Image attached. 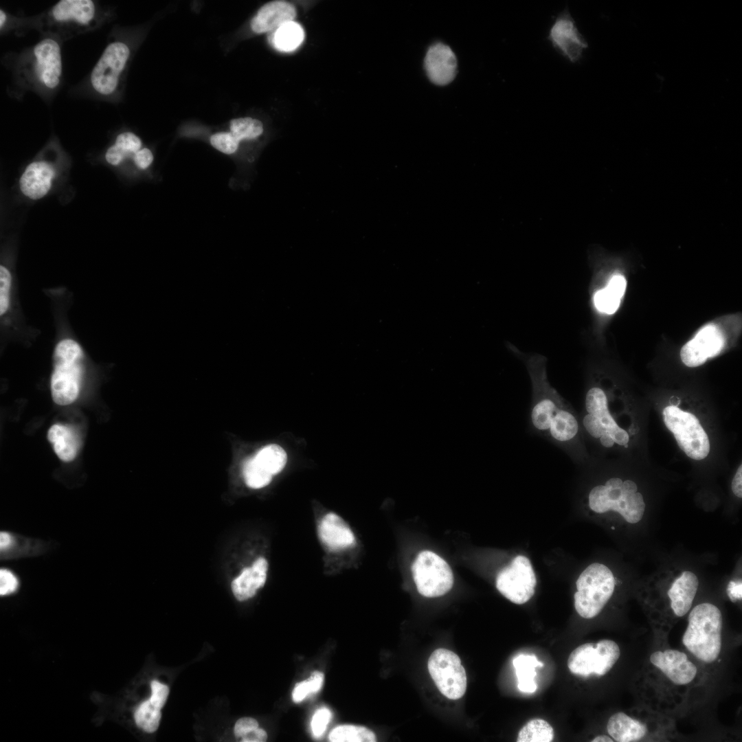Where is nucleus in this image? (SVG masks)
Listing matches in <instances>:
<instances>
[{
	"instance_id": "1",
	"label": "nucleus",
	"mask_w": 742,
	"mask_h": 742,
	"mask_svg": "<svg viewBox=\"0 0 742 742\" xmlns=\"http://www.w3.org/2000/svg\"><path fill=\"white\" fill-rule=\"evenodd\" d=\"M532 395L530 424L535 431L574 458L583 452L580 423L572 407L550 386L543 358L528 361Z\"/></svg>"
},
{
	"instance_id": "2",
	"label": "nucleus",
	"mask_w": 742,
	"mask_h": 742,
	"mask_svg": "<svg viewBox=\"0 0 742 742\" xmlns=\"http://www.w3.org/2000/svg\"><path fill=\"white\" fill-rule=\"evenodd\" d=\"M62 43L43 35L36 44L15 54L10 67L15 96L32 91L49 101L57 93L63 81Z\"/></svg>"
},
{
	"instance_id": "3",
	"label": "nucleus",
	"mask_w": 742,
	"mask_h": 742,
	"mask_svg": "<svg viewBox=\"0 0 742 742\" xmlns=\"http://www.w3.org/2000/svg\"><path fill=\"white\" fill-rule=\"evenodd\" d=\"M108 8L93 0H61L33 19L43 35L62 42L94 30L108 21Z\"/></svg>"
},
{
	"instance_id": "4",
	"label": "nucleus",
	"mask_w": 742,
	"mask_h": 742,
	"mask_svg": "<svg viewBox=\"0 0 742 742\" xmlns=\"http://www.w3.org/2000/svg\"><path fill=\"white\" fill-rule=\"evenodd\" d=\"M722 627V614L716 605L710 603L699 604L688 615L682 642L699 660L713 662L721 650Z\"/></svg>"
},
{
	"instance_id": "5",
	"label": "nucleus",
	"mask_w": 742,
	"mask_h": 742,
	"mask_svg": "<svg viewBox=\"0 0 742 742\" xmlns=\"http://www.w3.org/2000/svg\"><path fill=\"white\" fill-rule=\"evenodd\" d=\"M84 352L73 339H61L53 352V371L50 388L53 401L69 405L78 398L84 374Z\"/></svg>"
},
{
	"instance_id": "6",
	"label": "nucleus",
	"mask_w": 742,
	"mask_h": 742,
	"mask_svg": "<svg viewBox=\"0 0 742 742\" xmlns=\"http://www.w3.org/2000/svg\"><path fill=\"white\" fill-rule=\"evenodd\" d=\"M636 484L630 480L622 481L611 477L604 484L593 487L588 495L589 508L596 513L612 510L619 513L629 524L639 522L645 511V503Z\"/></svg>"
},
{
	"instance_id": "7",
	"label": "nucleus",
	"mask_w": 742,
	"mask_h": 742,
	"mask_svg": "<svg viewBox=\"0 0 742 742\" xmlns=\"http://www.w3.org/2000/svg\"><path fill=\"white\" fill-rule=\"evenodd\" d=\"M130 56V47L125 42L113 40L107 43L87 79L92 95L106 101L116 95Z\"/></svg>"
},
{
	"instance_id": "8",
	"label": "nucleus",
	"mask_w": 742,
	"mask_h": 742,
	"mask_svg": "<svg viewBox=\"0 0 742 742\" xmlns=\"http://www.w3.org/2000/svg\"><path fill=\"white\" fill-rule=\"evenodd\" d=\"M574 594V607L584 618L596 617L611 598L615 588V578L606 565L594 563L578 576Z\"/></svg>"
},
{
	"instance_id": "9",
	"label": "nucleus",
	"mask_w": 742,
	"mask_h": 742,
	"mask_svg": "<svg viewBox=\"0 0 742 742\" xmlns=\"http://www.w3.org/2000/svg\"><path fill=\"white\" fill-rule=\"evenodd\" d=\"M665 425L673 434L679 448L689 458L700 460L710 452L708 435L698 418L675 405H669L663 410Z\"/></svg>"
},
{
	"instance_id": "10",
	"label": "nucleus",
	"mask_w": 742,
	"mask_h": 742,
	"mask_svg": "<svg viewBox=\"0 0 742 742\" xmlns=\"http://www.w3.org/2000/svg\"><path fill=\"white\" fill-rule=\"evenodd\" d=\"M412 570L418 592L425 597L441 596L453 586V574L449 564L431 551L420 552Z\"/></svg>"
},
{
	"instance_id": "11",
	"label": "nucleus",
	"mask_w": 742,
	"mask_h": 742,
	"mask_svg": "<svg viewBox=\"0 0 742 742\" xmlns=\"http://www.w3.org/2000/svg\"><path fill=\"white\" fill-rule=\"evenodd\" d=\"M620 655V648L614 641L601 640L596 644L585 643L574 649L569 655L567 666L576 675L603 676L611 669Z\"/></svg>"
},
{
	"instance_id": "12",
	"label": "nucleus",
	"mask_w": 742,
	"mask_h": 742,
	"mask_svg": "<svg viewBox=\"0 0 742 742\" xmlns=\"http://www.w3.org/2000/svg\"><path fill=\"white\" fill-rule=\"evenodd\" d=\"M428 670L440 692L450 699L461 698L466 689V675L460 657L453 651L438 649L430 655Z\"/></svg>"
},
{
	"instance_id": "13",
	"label": "nucleus",
	"mask_w": 742,
	"mask_h": 742,
	"mask_svg": "<svg viewBox=\"0 0 742 742\" xmlns=\"http://www.w3.org/2000/svg\"><path fill=\"white\" fill-rule=\"evenodd\" d=\"M537 584L535 572L530 560L522 555L517 556L510 564L498 574L496 587L507 599L521 605L534 595Z\"/></svg>"
},
{
	"instance_id": "14",
	"label": "nucleus",
	"mask_w": 742,
	"mask_h": 742,
	"mask_svg": "<svg viewBox=\"0 0 742 742\" xmlns=\"http://www.w3.org/2000/svg\"><path fill=\"white\" fill-rule=\"evenodd\" d=\"M548 39L557 52L572 63L582 58L583 50L588 47L567 9H565L556 18L549 31Z\"/></svg>"
},
{
	"instance_id": "15",
	"label": "nucleus",
	"mask_w": 742,
	"mask_h": 742,
	"mask_svg": "<svg viewBox=\"0 0 742 742\" xmlns=\"http://www.w3.org/2000/svg\"><path fill=\"white\" fill-rule=\"evenodd\" d=\"M724 339L719 329L709 324L702 328L695 337L683 346L680 351L682 362L688 367L704 364L708 358L719 354Z\"/></svg>"
},
{
	"instance_id": "16",
	"label": "nucleus",
	"mask_w": 742,
	"mask_h": 742,
	"mask_svg": "<svg viewBox=\"0 0 742 742\" xmlns=\"http://www.w3.org/2000/svg\"><path fill=\"white\" fill-rule=\"evenodd\" d=\"M650 662L676 685L690 683L697 672L696 666L686 654L677 650L655 651L651 655Z\"/></svg>"
},
{
	"instance_id": "17",
	"label": "nucleus",
	"mask_w": 742,
	"mask_h": 742,
	"mask_svg": "<svg viewBox=\"0 0 742 742\" xmlns=\"http://www.w3.org/2000/svg\"><path fill=\"white\" fill-rule=\"evenodd\" d=\"M425 69L429 80L438 85H446L455 78L456 57L448 46L441 43L431 45L425 58Z\"/></svg>"
},
{
	"instance_id": "18",
	"label": "nucleus",
	"mask_w": 742,
	"mask_h": 742,
	"mask_svg": "<svg viewBox=\"0 0 742 742\" xmlns=\"http://www.w3.org/2000/svg\"><path fill=\"white\" fill-rule=\"evenodd\" d=\"M295 16V8L292 3L285 1H273L260 8L251 21V27L256 33L268 32L293 21Z\"/></svg>"
},
{
	"instance_id": "19",
	"label": "nucleus",
	"mask_w": 742,
	"mask_h": 742,
	"mask_svg": "<svg viewBox=\"0 0 742 742\" xmlns=\"http://www.w3.org/2000/svg\"><path fill=\"white\" fill-rule=\"evenodd\" d=\"M699 579L690 571L683 572L673 582L667 592L671 608L675 616L682 617L690 610L695 597Z\"/></svg>"
},
{
	"instance_id": "20",
	"label": "nucleus",
	"mask_w": 742,
	"mask_h": 742,
	"mask_svg": "<svg viewBox=\"0 0 742 742\" xmlns=\"http://www.w3.org/2000/svg\"><path fill=\"white\" fill-rule=\"evenodd\" d=\"M55 175L52 166L44 161L30 164L20 179L22 192L32 199L45 196L51 187V181Z\"/></svg>"
},
{
	"instance_id": "21",
	"label": "nucleus",
	"mask_w": 742,
	"mask_h": 742,
	"mask_svg": "<svg viewBox=\"0 0 742 742\" xmlns=\"http://www.w3.org/2000/svg\"><path fill=\"white\" fill-rule=\"evenodd\" d=\"M318 532L320 539L330 550L335 551L355 544L352 531L346 523L335 513H328L323 517Z\"/></svg>"
},
{
	"instance_id": "22",
	"label": "nucleus",
	"mask_w": 742,
	"mask_h": 742,
	"mask_svg": "<svg viewBox=\"0 0 742 742\" xmlns=\"http://www.w3.org/2000/svg\"><path fill=\"white\" fill-rule=\"evenodd\" d=\"M267 561L260 557L251 567H245L240 574L232 582V590L239 601L253 597L257 590L263 587L267 579Z\"/></svg>"
},
{
	"instance_id": "23",
	"label": "nucleus",
	"mask_w": 742,
	"mask_h": 742,
	"mask_svg": "<svg viewBox=\"0 0 742 742\" xmlns=\"http://www.w3.org/2000/svg\"><path fill=\"white\" fill-rule=\"evenodd\" d=\"M607 730L616 741L634 742L640 741L645 736L647 727L642 722L622 712H618L609 719Z\"/></svg>"
},
{
	"instance_id": "24",
	"label": "nucleus",
	"mask_w": 742,
	"mask_h": 742,
	"mask_svg": "<svg viewBox=\"0 0 742 742\" xmlns=\"http://www.w3.org/2000/svg\"><path fill=\"white\" fill-rule=\"evenodd\" d=\"M47 438L61 460L71 462L75 459L80 443L78 436L73 429L67 425L54 424L48 430Z\"/></svg>"
},
{
	"instance_id": "25",
	"label": "nucleus",
	"mask_w": 742,
	"mask_h": 742,
	"mask_svg": "<svg viewBox=\"0 0 742 742\" xmlns=\"http://www.w3.org/2000/svg\"><path fill=\"white\" fill-rule=\"evenodd\" d=\"M626 285L627 281L622 274L618 272L613 273L607 286L598 290L594 295V302L596 309L607 314L614 313L620 306Z\"/></svg>"
},
{
	"instance_id": "26",
	"label": "nucleus",
	"mask_w": 742,
	"mask_h": 742,
	"mask_svg": "<svg viewBox=\"0 0 742 742\" xmlns=\"http://www.w3.org/2000/svg\"><path fill=\"white\" fill-rule=\"evenodd\" d=\"M513 664L515 668L519 690L524 693H534L537 689L535 668L542 667L543 664L533 655L521 654L513 660Z\"/></svg>"
},
{
	"instance_id": "27",
	"label": "nucleus",
	"mask_w": 742,
	"mask_h": 742,
	"mask_svg": "<svg viewBox=\"0 0 742 742\" xmlns=\"http://www.w3.org/2000/svg\"><path fill=\"white\" fill-rule=\"evenodd\" d=\"M304 37L302 26L295 21H291L282 25L273 33L271 42L277 49L287 52L298 47Z\"/></svg>"
},
{
	"instance_id": "28",
	"label": "nucleus",
	"mask_w": 742,
	"mask_h": 742,
	"mask_svg": "<svg viewBox=\"0 0 742 742\" xmlns=\"http://www.w3.org/2000/svg\"><path fill=\"white\" fill-rule=\"evenodd\" d=\"M554 736L551 725L544 719H533L519 730L517 742H550Z\"/></svg>"
},
{
	"instance_id": "29",
	"label": "nucleus",
	"mask_w": 742,
	"mask_h": 742,
	"mask_svg": "<svg viewBox=\"0 0 742 742\" xmlns=\"http://www.w3.org/2000/svg\"><path fill=\"white\" fill-rule=\"evenodd\" d=\"M332 742H374L376 736L370 730L359 726L343 725L334 728L328 737Z\"/></svg>"
},
{
	"instance_id": "30",
	"label": "nucleus",
	"mask_w": 742,
	"mask_h": 742,
	"mask_svg": "<svg viewBox=\"0 0 742 742\" xmlns=\"http://www.w3.org/2000/svg\"><path fill=\"white\" fill-rule=\"evenodd\" d=\"M254 458L272 475L282 470L287 459L285 451L277 445L265 447Z\"/></svg>"
},
{
	"instance_id": "31",
	"label": "nucleus",
	"mask_w": 742,
	"mask_h": 742,
	"mask_svg": "<svg viewBox=\"0 0 742 742\" xmlns=\"http://www.w3.org/2000/svg\"><path fill=\"white\" fill-rule=\"evenodd\" d=\"M160 710L149 699L144 701L134 714L137 726L145 732L149 733L155 732L161 719Z\"/></svg>"
},
{
	"instance_id": "32",
	"label": "nucleus",
	"mask_w": 742,
	"mask_h": 742,
	"mask_svg": "<svg viewBox=\"0 0 742 742\" xmlns=\"http://www.w3.org/2000/svg\"><path fill=\"white\" fill-rule=\"evenodd\" d=\"M230 133L239 141L254 139L263 132L262 123L251 117L233 119L229 124Z\"/></svg>"
},
{
	"instance_id": "33",
	"label": "nucleus",
	"mask_w": 742,
	"mask_h": 742,
	"mask_svg": "<svg viewBox=\"0 0 742 742\" xmlns=\"http://www.w3.org/2000/svg\"><path fill=\"white\" fill-rule=\"evenodd\" d=\"M243 475L247 485L252 488H262L268 485L272 480V475L265 470L255 458L247 460L243 468Z\"/></svg>"
},
{
	"instance_id": "34",
	"label": "nucleus",
	"mask_w": 742,
	"mask_h": 742,
	"mask_svg": "<svg viewBox=\"0 0 742 742\" xmlns=\"http://www.w3.org/2000/svg\"><path fill=\"white\" fill-rule=\"evenodd\" d=\"M323 682V673L319 671L313 672L308 679L295 685L292 693L293 700L295 702H300L309 694L318 692L322 686Z\"/></svg>"
},
{
	"instance_id": "35",
	"label": "nucleus",
	"mask_w": 742,
	"mask_h": 742,
	"mask_svg": "<svg viewBox=\"0 0 742 742\" xmlns=\"http://www.w3.org/2000/svg\"><path fill=\"white\" fill-rule=\"evenodd\" d=\"M117 148L126 157L133 158L135 154L142 147V141L139 137L131 132H124L119 134L114 144Z\"/></svg>"
},
{
	"instance_id": "36",
	"label": "nucleus",
	"mask_w": 742,
	"mask_h": 742,
	"mask_svg": "<svg viewBox=\"0 0 742 742\" xmlns=\"http://www.w3.org/2000/svg\"><path fill=\"white\" fill-rule=\"evenodd\" d=\"M12 278L10 271L0 266V315L4 316L10 308Z\"/></svg>"
},
{
	"instance_id": "37",
	"label": "nucleus",
	"mask_w": 742,
	"mask_h": 742,
	"mask_svg": "<svg viewBox=\"0 0 742 742\" xmlns=\"http://www.w3.org/2000/svg\"><path fill=\"white\" fill-rule=\"evenodd\" d=\"M210 144L218 151L231 155L234 153L240 142L230 132H218L211 135Z\"/></svg>"
},
{
	"instance_id": "38",
	"label": "nucleus",
	"mask_w": 742,
	"mask_h": 742,
	"mask_svg": "<svg viewBox=\"0 0 742 742\" xmlns=\"http://www.w3.org/2000/svg\"><path fill=\"white\" fill-rule=\"evenodd\" d=\"M331 715L330 711L327 708H321L315 712L311 723L312 733L315 738H319L324 734Z\"/></svg>"
},
{
	"instance_id": "39",
	"label": "nucleus",
	"mask_w": 742,
	"mask_h": 742,
	"mask_svg": "<svg viewBox=\"0 0 742 742\" xmlns=\"http://www.w3.org/2000/svg\"><path fill=\"white\" fill-rule=\"evenodd\" d=\"M152 694L149 699L157 707L161 709L169 693L168 687L157 680H153L150 684Z\"/></svg>"
},
{
	"instance_id": "40",
	"label": "nucleus",
	"mask_w": 742,
	"mask_h": 742,
	"mask_svg": "<svg viewBox=\"0 0 742 742\" xmlns=\"http://www.w3.org/2000/svg\"><path fill=\"white\" fill-rule=\"evenodd\" d=\"M19 585L16 577L8 570H0V595L3 596L16 591Z\"/></svg>"
},
{
	"instance_id": "41",
	"label": "nucleus",
	"mask_w": 742,
	"mask_h": 742,
	"mask_svg": "<svg viewBox=\"0 0 742 742\" xmlns=\"http://www.w3.org/2000/svg\"><path fill=\"white\" fill-rule=\"evenodd\" d=\"M258 728V721L251 717H243L238 719L234 726V734L237 738H242L249 732Z\"/></svg>"
},
{
	"instance_id": "42",
	"label": "nucleus",
	"mask_w": 742,
	"mask_h": 742,
	"mask_svg": "<svg viewBox=\"0 0 742 742\" xmlns=\"http://www.w3.org/2000/svg\"><path fill=\"white\" fill-rule=\"evenodd\" d=\"M133 159L138 168L145 169L153 162V155L150 149L144 148L135 154Z\"/></svg>"
},
{
	"instance_id": "43",
	"label": "nucleus",
	"mask_w": 742,
	"mask_h": 742,
	"mask_svg": "<svg viewBox=\"0 0 742 742\" xmlns=\"http://www.w3.org/2000/svg\"><path fill=\"white\" fill-rule=\"evenodd\" d=\"M727 594L729 598L732 602H736L737 600H741L742 598V583L741 581H730L728 585Z\"/></svg>"
},
{
	"instance_id": "44",
	"label": "nucleus",
	"mask_w": 742,
	"mask_h": 742,
	"mask_svg": "<svg viewBox=\"0 0 742 742\" xmlns=\"http://www.w3.org/2000/svg\"><path fill=\"white\" fill-rule=\"evenodd\" d=\"M267 739V732L264 730L257 728L244 735L241 741L243 742H264Z\"/></svg>"
},
{
	"instance_id": "45",
	"label": "nucleus",
	"mask_w": 742,
	"mask_h": 742,
	"mask_svg": "<svg viewBox=\"0 0 742 742\" xmlns=\"http://www.w3.org/2000/svg\"><path fill=\"white\" fill-rule=\"evenodd\" d=\"M732 491L738 497H742V466L740 465L732 482Z\"/></svg>"
},
{
	"instance_id": "46",
	"label": "nucleus",
	"mask_w": 742,
	"mask_h": 742,
	"mask_svg": "<svg viewBox=\"0 0 742 742\" xmlns=\"http://www.w3.org/2000/svg\"><path fill=\"white\" fill-rule=\"evenodd\" d=\"M13 543V539L12 536L8 532H1L0 533V548L1 550H5L9 548Z\"/></svg>"
},
{
	"instance_id": "47",
	"label": "nucleus",
	"mask_w": 742,
	"mask_h": 742,
	"mask_svg": "<svg viewBox=\"0 0 742 742\" xmlns=\"http://www.w3.org/2000/svg\"><path fill=\"white\" fill-rule=\"evenodd\" d=\"M613 739L607 735H599L595 737L592 742H612Z\"/></svg>"
}]
</instances>
